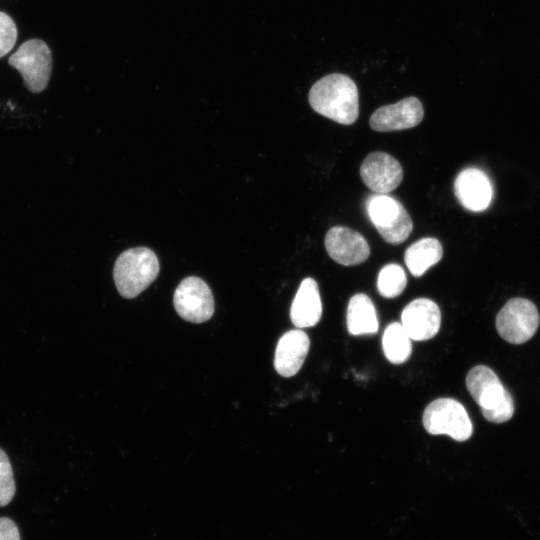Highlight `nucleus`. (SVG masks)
I'll use <instances>...</instances> for the list:
<instances>
[{"instance_id":"obj_13","label":"nucleus","mask_w":540,"mask_h":540,"mask_svg":"<svg viewBox=\"0 0 540 540\" xmlns=\"http://www.w3.org/2000/svg\"><path fill=\"white\" fill-rule=\"evenodd\" d=\"M455 195L466 209L479 212L490 205L493 188L489 177L478 168H466L456 177Z\"/></svg>"},{"instance_id":"obj_21","label":"nucleus","mask_w":540,"mask_h":540,"mask_svg":"<svg viewBox=\"0 0 540 540\" xmlns=\"http://www.w3.org/2000/svg\"><path fill=\"white\" fill-rule=\"evenodd\" d=\"M17 27L7 13L0 11V58L7 55L17 41Z\"/></svg>"},{"instance_id":"obj_3","label":"nucleus","mask_w":540,"mask_h":540,"mask_svg":"<svg viewBox=\"0 0 540 540\" xmlns=\"http://www.w3.org/2000/svg\"><path fill=\"white\" fill-rule=\"evenodd\" d=\"M160 264L149 248L136 247L122 252L114 265L116 288L124 298H134L143 292L158 276Z\"/></svg>"},{"instance_id":"obj_17","label":"nucleus","mask_w":540,"mask_h":540,"mask_svg":"<svg viewBox=\"0 0 540 540\" xmlns=\"http://www.w3.org/2000/svg\"><path fill=\"white\" fill-rule=\"evenodd\" d=\"M443 255L439 240L432 237L422 238L411 244L405 251L404 261L415 277L422 276L431 266L438 263Z\"/></svg>"},{"instance_id":"obj_22","label":"nucleus","mask_w":540,"mask_h":540,"mask_svg":"<svg viewBox=\"0 0 540 540\" xmlns=\"http://www.w3.org/2000/svg\"><path fill=\"white\" fill-rule=\"evenodd\" d=\"M0 540H21L18 527L7 517H0Z\"/></svg>"},{"instance_id":"obj_19","label":"nucleus","mask_w":540,"mask_h":540,"mask_svg":"<svg viewBox=\"0 0 540 540\" xmlns=\"http://www.w3.org/2000/svg\"><path fill=\"white\" fill-rule=\"evenodd\" d=\"M407 285V276L404 269L396 264L389 263L379 272L377 289L381 296L394 298L399 296Z\"/></svg>"},{"instance_id":"obj_7","label":"nucleus","mask_w":540,"mask_h":540,"mask_svg":"<svg viewBox=\"0 0 540 540\" xmlns=\"http://www.w3.org/2000/svg\"><path fill=\"white\" fill-rule=\"evenodd\" d=\"M539 312L526 298H512L501 308L495 320L498 334L511 344L530 340L539 326Z\"/></svg>"},{"instance_id":"obj_15","label":"nucleus","mask_w":540,"mask_h":540,"mask_svg":"<svg viewBox=\"0 0 540 540\" xmlns=\"http://www.w3.org/2000/svg\"><path fill=\"white\" fill-rule=\"evenodd\" d=\"M322 315V302L317 282L305 278L300 283L290 308V319L297 328L315 326Z\"/></svg>"},{"instance_id":"obj_18","label":"nucleus","mask_w":540,"mask_h":540,"mask_svg":"<svg viewBox=\"0 0 540 540\" xmlns=\"http://www.w3.org/2000/svg\"><path fill=\"white\" fill-rule=\"evenodd\" d=\"M382 348L385 357L393 364H402L411 355V338L401 323L389 324L382 336Z\"/></svg>"},{"instance_id":"obj_5","label":"nucleus","mask_w":540,"mask_h":540,"mask_svg":"<svg viewBox=\"0 0 540 540\" xmlns=\"http://www.w3.org/2000/svg\"><path fill=\"white\" fill-rule=\"evenodd\" d=\"M8 64L21 74L31 93H40L50 80L52 53L43 40L29 39L9 57Z\"/></svg>"},{"instance_id":"obj_20","label":"nucleus","mask_w":540,"mask_h":540,"mask_svg":"<svg viewBox=\"0 0 540 540\" xmlns=\"http://www.w3.org/2000/svg\"><path fill=\"white\" fill-rule=\"evenodd\" d=\"M15 481L7 454L0 448V507L11 502L15 495Z\"/></svg>"},{"instance_id":"obj_14","label":"nucleus","mask_w":540,"mask_h":540,"mask_svg":"<svg viewBox=\"0 0 540 540\" xmlns=\"http://www.w3.org/2000/svg\"><path fill=\"white\" fill-rule=\"evenodd\" d=\"M310 347L308 335L293 329L281 336L274 355V368L283 377H292L302 367Z\"/></svg>"},{"instance_id":"obj_12","label":"nucleus","mask_w":540,"mask_h":540,"mask_svg":"<svg viewBox=\"0 0 540 540\" xmlns=\"http://www.w3.org/2000/svg\"><path fill=\"white\" fill-rule=\"evenodd\" d=\"M400 323L411 340H429L440 329V309L428 298H417L405 306L401 313Z\"/></svg>"},{"instance_id":"obj_4","label":"nucleus","mask_w":540,"mask_h":540,"mask_svg":"<svg viewBox=\"0 0 540 540\" xmlns=\"http://www.w3.org/2000/svg\"><path fill=\"white\" fill-rule=\"evenodd\" d=\"M369 219L381 237L390 244L404 242L413 229V222L404 206L386 194H374L366 200Z\"/></svg>"},{"instance_id":"obj_8","label":"nucleus","mask_w":540,"mask_h":540,"mask_svg":"<svg viewBox=\"0 0 540 540\" xmlns=\"http://www.w3.org/2000/svg\"><path fill=\"white\" fill-rule=\"evenodd\" d=\"M174 307L178 315L192 323L208 321L215 309L213 294L202 279L190 276L183 279L174 293Z\"/></svg>"},{"instance_id":"obj_9","label":"nucleus","mask_w":540,"mask_h":540,"mask_svg":"<svg viewBox=\"0 0 540 540\" xmlns=\"http://www.w3.org/2000/svg\"><path fill=\"white\" fill-rule=\"evenodd\" d=\"M360 176L370 190L380 194H387L401 184L403 169L393 156L376 151L364 158L360 166Z\"/></svg>"},{"instance_id":"obj_11","label":"nucleus","mask_w":540,"mask_h":540,"mask_svg":"<svg viewBox=\"0 0 540 540\" xmlns=\"http://www.w3.org/2000/svg\"><path fill=\"white\" fill-rule=\"evenodd\" d=\"M324 242L328 255L344 266L360 264L370 255V247L366 239L359 232L348 227L330 228Z\"/></svg>"},{"instance_id":"obj_16","label":"nucleus","mask_w":540,"mask_h":540,"mask_svg":"<svg viewBox=\"0 0 540 540\" xmlns=\"http://www.w3.org/2000/svg\"><path fill=\"white\" fill-rule=\"evenodd\" d=\"M347 330L351 335L375 334L379 322L371 299L363 294L353 295L348 303L346 315Z\"/></svg>"},{"instance_id":"obj_1","label":"nucleus","mask_w":540,"mask_h":540,"mask_svg":"<svg viewBox=\"0 0 540 540\" xmlns=\"http://www.w3.org/2000/svg\"><path fill=\"white\" fill-rule=\"evenodd\" d=\"M308 99L317 113L337 123L351 125L358 118V89L347 75L332 73L319 79L312 85Z\"/></svg>"},{"instance_id":"obj_10","label":"nucleus","mask_w":540,"mask_h":540,"mask_svg":"<svg viewBox=\"0 0 540 540\" xmlns=\"http://www.w3.org/2000/svg\"><path fill=\"white\" fill-rule=\"evenodd\" d=\"M423 117L421 101L411 96L378 108L371 115L369 124L375 131L391 132L413 128L420 124Z\"/></svg>"},{"instance_id":"obj_2","label":"nucleus","mask_w":540,"mask_h":540,"mask_svg":"<svg viewBox=\"0 0 540 540\" xmlns=\"http://www.w3.org/2000/svg\"><path fill=\"white\" fill-rule=\"evenodd\" d=\"M466 387L486 420L499 424L512 418V395L491 368L485 365L473 367L466 376Z\"/></svg>"},{"instance_id":"obj_6","label":"nucleus","mask_w":540,"mask_h":540,"mask_svg":"<svg viewBox=\"0 0 540 540\" xmlns=\"http://www.w3.org/2000/svg\"><path fill=\"white\" fill-rule=\"evenodd\" d=\"M423 425L432 435H448L456 441H466L473 433V425L464 406L452 398L432 401L424 410Z\"/></svg>"}]
</instances>
